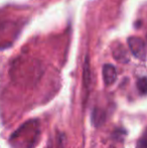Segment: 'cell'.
<instances>
[{
    "label": "cell",
    "instance_id": "obj_1",
    "mask_svg": "<svg viewBox=\"0 0 147 148\" xmlns=\"http://www.w3.org/2000/svg\"><path fill=\"white\" fill-rule=\"evenodd\" d=\"M39 135V127L37 122L29 121L23 124L11 137V142L18 148H31L36 144Z\"/></svg>",
    "mask_w": 147,
    "mask_h": 148
},
{
    "label": "cell",
    "instance_id": "obj_4",
    "mask_svg": "<svg viewBox=\"0 0 147 148\" xmlns=\"http://www.w3.org/2000/svg\"><path fill=\"white\" fill-rule=\"evenodd\" d=\"M138 89L142 94H145L146 92V79L142 78L138 81Z\"/></svg>",
    "mask_w": 147,
    "mask_h": 148
},
{
    "label": "cell",
    "instance_id": "obj_5",
    "mask_svg": "<svg viewBox=\"0 0 147 148\" xmlns=\"http://www.w3.org/2000/svg\"><path fill=\"white\" fill-rule=\"evenodd\" d=\"M137 148H147V142H146V138L143 137L139 140L137 144Z\"/></svg>",
    "mask_w": 147,
    "mask_h": 148
},
{
    "label": "cell",
    "instance_id": "obj_3",
    "mask_svg": "<svg viewBox=\"0 0 147 148\" xmlns=\"http://www.w3.org/2000/svg\"><path fill=\"white\" fill-rule=\"evenodd\" d=\"M103 80L106 86H111L114 84L117 79V71H116L115 66L113 64H104L103 66Z\"/></svg>",
    "mask_w": 147,
    "mask_h": 148
},
{
    "label": "cell",
    "instance_id": "obj_2",
    "mask_svg": "<svg viewBox=\"0 0 147 148\" xmlns=\"http://www.w3.org/2000/svg\"><path fill=\"white\" fill-rule=\"evenodd\" d=\"M128 47L131 51L132 55L137 59L142 60H145L146 57V45L145 41L137 36H132L128 38Z\"/></svg>",
    "mask_w": 147,
    "mask_h": 148
}]
</instances>
